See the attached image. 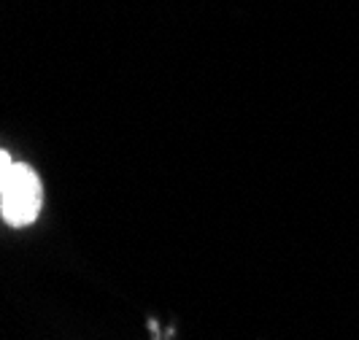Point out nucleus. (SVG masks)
<instances>
[{"label": "nucleus", "instance_id": "1", "mask_svg": "<svg viewBox=\"0 0 359 340\" xmlns=\"http://www.w3.org/2000/svg\"><path fill=\"white\" fill-rule=\"evenodd\" d=\"M41 205H43V189H41V179L36 176V170L25 162L14 165L0 192L3 219L11 227H27L38 219Z\"/></svg>", "mask_w": 359, "mask_h": 340}, {"label": "nucleus", "instance_id": "2", "mask_svg": "<svg viewBox=\"0 0 359 340\" xmlns=\"http://www.w3.org/2000/svg\"><path fill=\"white\" fill-rule=\"evenodd\" d=\"M11 168H14V162H11V157L0 149V192H3V184H6V179H8V173H11Z\"/></svg>", "mask_w": 359, "mask_h": 340}]
</instances>
